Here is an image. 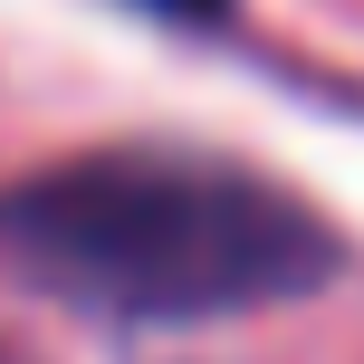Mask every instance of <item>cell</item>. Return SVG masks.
Listing matches in <instances>:
<instances>
[{
  "mask_svg": "<svg viewBox=\"0 0 364 364\" xmlns=\"http://www.w3.org/2000/svg\"><path fill=\"white\" fill-rule=\"evenodd\" d=\"M0 250L38 288L106 316H250L336 278V230L269 173L182 144L77 154L0 192Z\"/></svg>",
  "mask_w": 364,
  "mask_h": 364,
  "instance_id": "obj_1",
  "label": "cell"
},
{
  "mask_svg": "<svg viewBox=\"0 0 364 364\" xmlns=\"http://www.w3.org/2000/svg\"><path fill=\"white\" fill-rule=\"evenodd\" d=\"M154 19H182V29H211V19H230V0H144Z\"/></svg>",
  "mask_w": 364,
  "mask_h": 364,
  "instance_id": "obj_2",
  "label": "cell"
}]
</instances>
